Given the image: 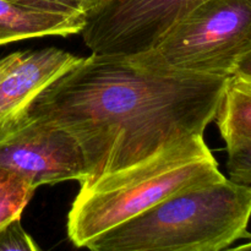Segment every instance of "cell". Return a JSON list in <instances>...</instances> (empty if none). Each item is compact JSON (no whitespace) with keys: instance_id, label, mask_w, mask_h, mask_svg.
<instances>
[{"instance_id":"1","label":"cell","mask_w":251,"mask_h":251,"mask_svg":"<svg viewBox=\"0 0 251 251\" xmlns=\"http://www.w3.org/2000/svg\"><path fill=\"white\" fill-rule=\"evenodd\" d=\"M229 77L166 73L129 56L92 53L46 88L28 113L75 137L86 185L168 145L203 136Z\"/></svg>"},{"instance_id":"2","label":"cell","mask_w":251,"mask_h":251,"mask_svg":"<svg viewBox=\"0 0 251 251\" xmlns=\"http://www.w3.org/2000/svg\"><path fill=\"white\" fill-rule=\"evenodd\" d=\"M203 136L159 150L140 163L80 186L68 215L76 248L181 191L225 180Z\"/></svg>"},{"instance_id":"3","label":"cell","mask_w":251,"mask_h":251,"mask_svg":"<svg viewBox=\"0 0 251 251\" xmlns=\"http://www.w3.org/2000/svg\"><path fill=\"white\" fill-rule=\"evenodd\" d=\"M251 185L226 178L181 191L86 244L88 251H221L248 239Z\"/></svg>"},{"instance_id":"4","label":"cell","mask_w":251,"mask_h":251,"mask_svg":"<svg viewBox=\"0 0 251 251\" xmlns=\"http://www.w3.org/2000/svg\"><path fill=\"white\" fill-rule=\"evenodd\" d=\"M251 51V0H202L146 53L129 56L166 73L233 75Z\"/></svg>"},{"instance_id":"5","label":"cell","mask_w":251,"mask_h":251,"mask_svg":"<svg viewBox=\"0 0 251 251\" xmlns=\"http://www.w3.org/2000/svg\"><path fill=\"white\" fill-rule=\"evenodd\" d=\"M0 168L34 188L61 181H87L85 157L75 137L59 125L28 113L0 131Z\"/></svg>"},{"instance_id":"6","label":"cell","mask_w":251,"mask_h":251,"mask_svg":"<svg viewBox=\"0 0 251 251\" xmlns=\"http://www.w3.org/2000/svg\"><path fill=\"white\" fill-rule=\"evenodd\" d=\"M202 0H108L86 17L83 41L93 54L136 56Z\"/></svg>"},{"instance_id":"7","label":"cell","mask_w":251,"mask_h":251,"mask_svg":"<svg viewBox=\"0 0 251 251\" xmlns=\"http://www.w3.org/2000/svg\"><path fill=\"white\" fill-rule=\"evenodd\" d=\"M82 58L55 47L0 58V131L28 114L36 98Z\"/></svg>"},{"instance_id":"8","label":"cell","mask_w":251,"mask_h":251,"mask_svg":"<svg viewBox=\"0 0 251 251\" xmlns=\"http://www.w3.org/2000/svg\"><path fill=\"white\" fill-rule=\"evenodd\" d=\"M85 25L86 16L41 11L0 0V46L22 39L81 33Z\"/></svg>"},{"instance_id":"9","label":"cell","mask_w":251,"mask_h":251,"mask_svg":"<svg viewBox=\"0 0 251 251\" xmlns=\"http://www.w3.org/2000/svg\"><path fill=\"white\" fill-rule=\"evenodd\" d=\"M215 119L227 150L251 140V81L228 78Z\"/></svg>"},{"instance_id":"10","label":"cell","mask_w":251,"mask_h":251,"mask_svg":"<svg viewBox=\"0 0 251 251\" xmlns=\"http://www.w3.org/2000/svg\"><path fill=\"white\" fill-rule=\"evenodd\" d=\"M36 190L25 178L0 168V228L21 218Z\"/></svg>"},{"instance_id":"11","label":"cell","mask_w":251,"mask_h":251,"mask_svg":"<svg viewBox=\"0 0 251 251\" xmlns=\"http://www.w3.org/2000/svg\"><path fill=\"white\" fill-rule=\"evenodd\" d=\"M227 172L234 183L251 185V140L227 150Z\"/></svg>"},{"instance_id":"12","label":"cell","mask_w":251,"mask_h":251,"mask_svg":"<svg viewBox=\"0 0 251 251\" xmlns=\"http://www.w3.org/2000/svg\"><path fill=\"white\" fill-rule=\"evenodd\" d=\"M0 251H42L22 227L20 218L0 228Z\"/></svg>"},{"instance_id":"13","label":"cell","mask_w":251,"mask_h":251,"mask_svg":"<svg viewBox=\"0 0 251 251\" xmlns=\"http://www.w3.org/2000/svg\"><path fill=\"white\" fill-rule=\"evenodd\" d=\"M10 1L41 11L70 15V16H86L80 0H10Z\"/></svg>"},{"instance_id":"14","label":"cell","mask_w":251,"mask_h":251,"mask_svg":"<svg viewBox=\"0 0 251 251\" xmlns=\"http://www.w3.org/2000/svg\"><path fill=\"white\" fill-rule=\"evenodd\" d=\"M232 76H237V77L251 81V51L245 56H243L242 60L238 63Z\"/></svg>"},{"instance_id":"15","label":"cell","mask_w":251,"mask_h":251,"mask_svg":"<svg viewBox=\"0 0 251 251\" xmlns=\"http://www.w3.org/2000/svg\"><path fill=\"white\" fill-rule=\"evenodd\" d=\"M80 1L86 12V17H87L88 15H91L92 12L97 11L100 7H102L108 0H80Z\"/></svg>"},{"instance_id":"16","label":"cell","mask_w":251,"mask_h":251,"mask_svg":"<svg viewBox=\"0 0 251 251\" xmlns=\"http://www.w3.org/2000/svg\"><path fill=\"white\" fill-rule=\"evenodd\" d=\"M248 242L244 243V244L239 245V247H235V251H251V235L248 238Z\"/></svg>"},{"instance_id":"17","label":"cell","mask_w":251,"mask_h":251,"mask_svg":"<svg viewBox=\"0 0 251 251\" xmlns=\"http://www.w3.org/2000/svg\"><path fill=\"white\" fill-rule=\"evenodd\" d=\"M221 251H235V249H234V248H228V249L221 250Z\"/></svg>"}]
</instances>
